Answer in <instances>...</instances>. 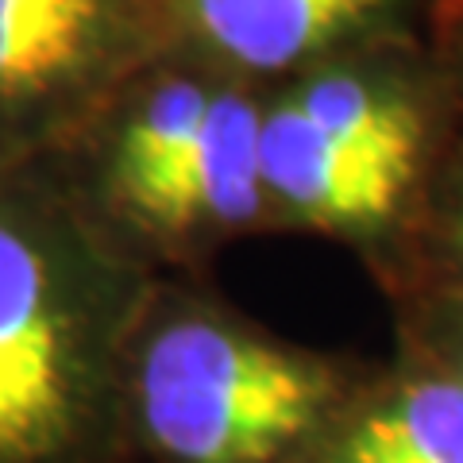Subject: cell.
Segmentation results:
<instances>
[{
    "label": "cell",
    "mask_w": 463,
    "mask_h": 463,
    "mask_svg": "<svg viewBox=\"0 0 463 463\" xmlns=\"http://www.w3.org/2000/svg\"><path fill=\"white\" fill-rule=\"evenodd\" d=\"M151 267L74 190L0 178V463H105Z\"/></svg>",
    "instance_id": "6da1fadb"
},
{
    "label": "cell",
    "mask_w": 463,
    "mask_h": 463,
    "mask_svg": "<svg viewBox=\"0 0 463 463\" xmlns=\"http://www.w3.org/2000/svg\"><path fill=\"white\" fill-rule=\"evenodd\" d=\"M452 151V105L425 35L328 58L267 90L259 178L270 228L390 255Z\"/></svg>",
    "instance_id": "7a4b0ae2"
},
{
    "label": "cell",
    "mask_w": 463,
    "mask_h": 463,
    "mask_svg": "<svg viewBox=\"0 0 463 463\" xmlns=\"http://www.w3.org/2000/svg\"><path fill=\"white\" fill-rule=\"evenodd\" d=\"M347 402L336 359L155 282L124 355L120 432L155 463H286L309 456Z\"/></svg>",
    "instance_id": "3957f363"
},
{
    "label": "cell",
    "mask_w": 463,
    "mask_h": 463,
    "mask_svg": "<svg viewBox=\"0 0 463 463\" xmlns=\"http://www.w3.org/2000/svg\"><path fill=\"white\" fill-rule=\"evenodd\" d=\"M158 54L155 0H0V158L85 136Z\"/></svg>",
    "instance_id": "277c9868"
},
{
    "label": "cell",
    "mask_w": 463,
    "mask_h": 463,
    "mask_svg": "<svg viewBox=\"0 0 463 463\" xmlns=\"http://www.w3.org/2000/svg\"><path fill=\"white\" fill-rule=\"evenodd\" d=\"M437 0H155L163 51L251 85L425 35Z\"/></svg>",
    "instance_id": "5b68a950"
},
{
    "label": "cell",
    "mask_w": 463,
    "mask_h": 463,
    "mask_svg": "<svg viewBox=\"0 0 463 463\" xmlns=\"http://www.w3.org/2000/svg\"><path fill=\"white\" fill-rule=\"evenodd\" d=\"M306 463H463V386L421 359L352 394Z\"/></svg>",
    "instance_id": "8992f818"
},
{
    "label": "cell",
    "mask_w": 463,
    "mask_h": 463,
    "mask_svg": "<svg viewBox=\"0 0 463 463\" xmlns=\"http://www.w3.org/2000/svg\"><path fill=\"white\" fill-rule=\"evenodd\" d=\"M398 251H410L425 270L437 274L440 294H463V147H456L437 174Z\"/></svg>",
    "instance_id": "52a82bcc"
},
{
    "label": "cell",
    "mask_w": 463,
    "mask_h": 463,
    "mask_svg": "<svg viewBox=\"0 0 463 463\" xmlns=\"http://www.w3.org/2000/svg\"><path fill=\"white\" fill-rule=\"evenodd\" d=\"M425 43L444 78L448 105H452L456 147H463V0H437L425 24Z\"/></svg>",
    "instance_id": "ba28073f"
},
{
    "label": "cell",
    "mask_w": 463,
    "mask_h": 463,
    "mask_svg": "<svg viewBox=\"0 0 463 463\" xmlns=\"http://www.w3.org/2000/svg\"><path fill=\"white\" fill-rule=\"evenodd\" d=\"M429 364H437L463 386V294H440L437 309L429 317Z\"/></svg>",
    "instance_id": "9c48e42d"
}]
</instances>
